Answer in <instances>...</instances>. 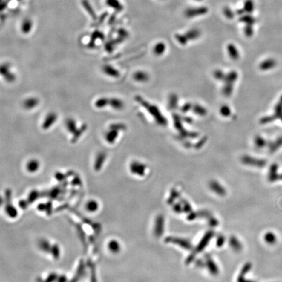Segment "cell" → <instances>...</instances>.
Wrapping results in <instances>:
<instances>
[{
  "label": "cell",
  "mask_w": 282,
  "mask_h": 282,
  "mask_svg": "<svg viewBox=\"0 0 282 282\" xmlns=\"http://www.w3.org/2000/svg\"><path fill=\"white\" fill-rule=\"evenodd\" d=\"M18 1H21V0H18Z\"/></svg>",
  "instance_id": "cell-24"
},
{
  "label": "cell",
  "mask_w": 282,
  "mask_h": 282,
  "mask_svg": "<svg viewBox=\"0 0 282 282\" xmlns=\"http://www.w3.org/2000/svg\"><path fill=\"white\" fill-rule=\"evenodd\" d=\"M103 70H104V72L107 74V75L111 76L117 77L119 76V73L118 70L114 69V68H112V67L111 65L105 66L103 68Z\"/></svg>",
  "instance_id": "cell-12"
},
{
  "label": "cell",
  "mask_w": 282,
  "mask_h": 282,
  "mask_svg": "<svg viewBox=\"0 0 282 282\" xmlns=\"http://www.w3.org/2000/svg\"><path fill=\"white\" fill-rule=\"evenodd\" d=\"M109 105H111V107L114 109L119 110V109H121L123 107V103L119 99L112 98L109 100Z\"/></svg>",
  "instance_id": "cell-9"
},
{
  "label": "cell",
  "mask_w": 282,
  "mask_h": 282,
  "mask_svg": "<svg viewBox=\"0 0 282 282\" xmlns=\"http://www.w3.org/2000/svg\"><path fill=\"white\" fill-rule=\"evenodd\" d=\"M195 1H203V0H195Z\"/></svg>",
  "instance_id": "cell-23"
},
{
  "label": "cell",
  "mask_w": 282,
  "mask_h": 282,
  "mask_svg": "<svg viewBox=\"0 0 282 282\" xmlns=\"http://www.w3.org/2000/svg\"><path fill=\"white\" fill-rule=\"evenodd\" d=\"M242 9L245 14H252L255 9V3L253 0H245Z\"/></svg>",
  "instance_id": "cell-8"
},
{
  "label": "cell",
  "mask_w": 282,
  "mask_h": 282,
  "mask_svg": "<svg viewBox=\"0 0 282 282\" xmlns=\"http://www.w3.org/2000/svg\"><path fill=\"white\" fill-rule=\"evenodd\" d=\"M105 4L118 13L122 12L124 9V7L119 0H105Z\"/></svg>",
  "instance_id": "cell-3"
},
{
  "label": "cell",
  "mask_w": 282,
  "mask_h": 282,
  "mask_svg": "<svg viewBox=\"0 0 282 282\" xmlns=\"http://www.w3.org/2000/svg\"><path fill=\"white\" fill-rule=\"evenodd\" d=\"M253 26H249V25H245L244 26V33L248 37L252 36L253 33Z\"/></svg>",
  "instance_id": "cell-20"
},
{
  "label": "cell",
  "mask_w": 282,
  "mask_h": 282,
  "mask_svg": "<svg viewBox=\"0 0 282 282\" xmlns=\"http://www.w3.org/2000/svg\"><path fill=\"white\" fill-rule=\"evenodd\" d=\"M66 126L68 128V129L70 133H75V130L76 129V122L74 121V119H68L66 123Z\"/></svg>",
  "instance_id": "cell-15"
},
{
  "label": "cell",
  "mask_w": 282,
  "mask_h": 282,
  "mask_svg": "<svg viewBox=\"0 0 282 282\" xmlns=\"http://www.w3.org/2000/svg\"><path fill=\"white\" fill-rule=\"evenodd\" d=\"M56 119H57V115H56L54 112H51V113L48 114L47 117H46L45 121L43 124V129H48L50 128L52 125L54 124L55 123Z\"/></svg>",
  "instance_id": "cell-6"
},
{
  "label": "cell",
  "mask_w": 282,
  "mask_h": 282,
  "mask_svg": "<svg viewBox=\"0 0 282 282\" xmlns=\"http://www.w3.org/2000/svg\"><path fill=\"white\" fill-rule=\"evenodd\" d=\"M37 104H38L37 99L33 98V97L27 99L24 101V107L28 109L34 108L35 107H36Z\"/></svg>",
  "instance_id": "cell-11"
},
{
  "label": "cell",
  "mask_w": 282,
  "mask_h": 282,
  "mask_svg": "<svg viewBox=\"0 0 282 282\" xmlns=\"http://www.w3.org/2000/svg\"><path fill=\"white\" fill-rule=\"evenodd\" d=\"M81 4H82L83 8L86 10V13L90 16L91 19L94 20H96L97 19V14L95 12L93 7L89 1V0H82V1H81Z\"/></svg>",
  "instance_id": "cell-2"
},
{
  "label": "cell",
  "mask_w": 282,
  "mask_h": 282,
  "mask_svg": "<svg viewBox=\"0 0 282 282\" xmlns=\"http://www.w3.org/2000/svg\"><path fill=\"white\" fill-rule=\"evenodd\" d=\"M227 50L229 54H230L232 58H237L238 56V51L237 47H236L234 45L229 44L227 47Z\"/></svg>",
  "instance_id": "cell-13"
},
{
  "label": "cell",
  "mask_w": 282,
  "mask_h": 282,
  "mask_svg": "<svg viewBox=\"0 0 282 282\" xmlns=\"http://www.w3.org/2000/svg\"><path fill=\"white\" fill-rule=\"evenodd\" d=\"M223 13L224 16L228 19H232L235 17V12L232 10L231 7H229L228 6L224 7L223 10Z\"/></svg>",
  "instance_id": "cell-14"
},
{
  "label": "cell",
  "mask_w": 282,
  "mask_h": 282,
  "mask_svg": "<svg viewBox=\"0 0 282 282\" xmlns=\"http://www.w3.org/2000/svg\"><path fill=\"white\" fill-rule=\"evenodd\" d=\"M118 137V133L116 131V129H112L111 131H108L106 136V139H107V142L110 144L114 143V140Z\"/></svg>",
  "instance_id": "cell-10"
},
{
  "label": "cell",
  "mask_w": 282,
  "mask_h": 282,
  "mask_svg": "<svg viewBox=\"0 0 282 282\" xmlns=\"http://www.w3.org/2000/svg\"><path fill=\"white\" fill-rule=\"evenodd\" d=\"M143 75H144V74L143 73H137L135 74V78L137 80H141V81H142L143 79L146 80V79H144L145 77H143Z\"/></svg>",
  "instance_id": "cell-22"
},
{
  "label": "cell",
  "mask_w": 282,
  "mask_h": 282,
  "mask_svg": "<svg viewBox=\"0 0 282 282\" xmlns=\"http://www.w3.org/2000/svg\"><path fill=\"white\" fill-rule=\"evenodd\" d=\"M118 33L119 34V37L123 39H124L129 36V33L128 32V31L125 30V29H123V28L119 29L118 31Z\"/></svg>",
  "instance_id": "cell-21"
},
{
  "label": "cell",
  "mask_w": 282,
  "mask_h": 282,
  "mask_svg": "<svg viewBox=\"0 0 282 282\" xmlns=\"http://www.w3.org/2000/svg\"><path fill=\"white\" fill-rule=\"evenodd\" d=\"M200 34H201V32H200V31L199 29H197V28H192V29H190L188 31H187V32L185 33L186 36L188 38L189 41L197 39H198L200 36Z\"/></svg>",
  "instance_id": "cell-7"
},
{
  "label": "cell",
  "mask_w": 282,
  "mask_h": 282,
  "mask_svg": "<svg viewBox=\"0 0 282 282\" xmlns=\"http://www.w3.org/2000/svg\"><path fill=\"white\" fill-rule=\"evenodd\" d=\"M33 28V22L30 19H25L23 21L20 26L21 31L24 34H28L31 32V30Z\"/></svg>",
  "instance_id": "cell-4"
},
{
  "label": "cell",
  "mask_w": 282,
  "mask_h": 282,
  "mask_svg": "<svg viewBox=\"0 0 282 282\" xmlns=\"http://www.w3.org/2000/svg\"><path fill=\"white\" fill-rule=\"evenodd\" d=\"M39 168V163L38 161L36 160H32L30 161H29V163H27V169L30 171L33 172L37 170Z\"/></svg>",
  "instance_id": "cell-17"
},
{
  "label": "cell",
  "mask_w": 282,
  "mask_h": 282,
  "mask_svg": "<svg viewBox=\"0 0 282 282\" xmlns=\"http://www.w3.org/2000/svg\"><path fill=\"white\" fill-rule=\"evenodd\" d=\"M208 13H209V8L205 6H201L187 9L184 14L185 16L188 19H193V18L204 15Z\"/></svg>",
  "instance_id": "cell-1"
},
{
  "label": "cell",
  "mask_w": 282,
  "mask_h": 282,
  "mask_svg": "<svg viewBox=\"0 0 282 282\" xmlns=\"http://www.w3.org/2000/svg\"><path fill=\"white\" fill-rule=\"evenodd\" d=\"M240 22L244 24L245 25L253 26L257 22V19L253 17L251 14H244L240 17Z\"/></svg>",
  "instance_id": "cell-5"
},
{
  "label": "cell",
  "mask_w": 282,
  "mask_h": 282,
  "mask_svg": "<svg viewBox=\"0 0 282 282\" xmlns=\"http://www.w3.org/2000/svg\"><path fill=\"white\" fill-rule=\"evenodd\" d=\"M165 50V45L163 43H159L154 47V52L157 54H163Z\"/></svg>",
  "instance_id": "cell-18"
},
{
  "label": "cell",
  "mask_w": 282,
  "mask_h": 282,
  "mask_svg": "<svg viewBox=\"0 0 282 282\" xmlns=\"http://www.w3.org/2000/svg\"><path fill=\"white\" fill-rule=\"evenodd\" d=\"M175 37L177 41L179 42L180 43H181L182 45H186L189 40L188 39V38L186 36L185 34H176L175 35Z\"/></svg>",
  "instance_id": "cell-19"
},
{
  "label": "cell",
  "mask_w": 282,
  "mask_h": 282,
  "mask_svg": "<svg viewBox=\"0 0 282 282\" xmlns=\"http://www.w3.org/2000/svg\"><path fill=\"white\" fill-rule=\"evenodd\" d=\"M109 105V100L107 98H100L96 102V106L97 108H102Z\"/></svg>",
  "instance_id": "cell-16"
}]
</instances>
